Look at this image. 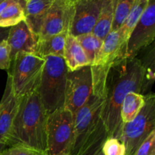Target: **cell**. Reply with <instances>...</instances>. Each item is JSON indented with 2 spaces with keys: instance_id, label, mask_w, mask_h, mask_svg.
<instances>
[{
  "instance_id": "obj_1",
  "label": "cell",
  "mask_w": 155,
  "mask_h": 155,
  "mask_svg": "<svg viewBox=\"0 0 155 155\" xmlns=\"http://www.w3.org/2000/svg\"><path fill=\"white\" fill-rule=\"evenodd\" d=\"M142 85V68L137 57L118 61L110 68L106 80L104 103L100 114L108 138L120 139L124 126L120 115L122 103L130 92L141 94Z\"/></svg>"
},
{
  "instance_id": "obj_2",
  "label": "cell",
  "mask_w": 155,
  "mask_h": 155,
  "mask_svg": "<svg viewBox=\"0 0 155 155\" xmlns=\"http://www.w3.org/2000/svg\"><path fill=\"white\" fill-rule=\"evenodd\" d=\"M48 117L37 92L22 97L7 146H24L47 153Z\"/></svg>"
},
{
  "instance_id": "obj_3",
  "label": "cell",
  "mask_w": 155,
  "mask_h": 155,
  "mask_svg": "<svg viewBox=\"0 0 155 155\" xmlns=\"http://www.w3.org/2000/svg\"><path fill=\"white\" fill-rule=\"evenodd\" d=\"M129 35L121 27L111 30L103 40V45L96 60L90 65L95 96L104 99L105 83L110 68L118 61L127 58Z\"/></svg>"
},
{
  "instance_id": "obj_4",
  "label": "cell",
  "mask_w": 155,
  "mask_h": 155,
  "mask_svg": "<svg viewBox=\"0 0 155 155\" xmlns=\"http://www.w3.org/2000/svg\"><path fill=\"white\" fill-rule=\"evenodd\" d=\"M44 58L45 63L36 92L47 114H50L64 107L68 69L62 57L48 56Z\"/></svg>"
},
{
  "instance_id": "obj_5",
  "label": "cell",
  "mask_w": 155,
  "mask_h": 155,
  "mask_svg": "<svg viewBox=\"0 0 155 155\" xmlns=\"http://www.w3.org/2000/svg\"><path fill=\"white\" fill-rule=\"evenodd\" d=\"M45 60L33 53L20 52L12 60L8 74L15 95L22 98L36 92L40 83Z\"/></svg>"
},
{
  "instance_id": "obj_6",
  "label": "cell",
  "mask_w": 155,
  "mask_h": 155,
  "mask_svg": "<svg viewBox=\"0 0 155 155\" xmlns=\"http://www.w3.org/2000/svg\"><path fill=\"white\" fill-rule=\"evenodd\" d=\"M145 103L132 121L124 124L120 140L125 145L127 155H134L143 141L155 130V95H145Z\"/></svg>"
},
{
  "instance_id": "obj_7",
  "label": "cell",
  "mask_w": 155,
  "mask_h": 155,
  "mask_svg": "<svg viewBox=\"0 0 155 155\" xmlns=\"http://www.w3.org/2000/svg\"><path fill=\"white\" fill-rule=\"evenodd\" d=\"M74 117L63 107L48 114L47 155H69L73 142Z\"/></svg>"
},
{
  "instance_id": "obj_8",
  "label": "cell",
  "mask_w": 155,
  "mask_h": 155,
  "mask_svg": "<svg viewBox=\"0 0 155 155\" xmlns=\"http://www.w3.org/2000/svg\"><path fill=\"white\" fill-rule=\"evenodd\" d=\"M93 84L90 65L68 71L65 90L64 107L74 114L92 95Z\"/></svg>"
},
{
  "instance_id": "obj_9",
  "label": "cell",
  "mask_w": 155,
  "mask_h": 155,
  "mask_svg": "<svg viewBox=\"0 0 155 155\" xmlns=\"http://www.w3.org/2000/svg\"><path fill=\"white\" fill-rule=\"evenodd\" d=\"M154 38L155 0H148V5L129 36L127 58L137 57L140 51L154 42Z\"/></svg>"
},
{
  "instance_id": "obj_10",
  "label": "cell",
  "mask_w": 155,
  "mask_h": 155,
  "mask_svg": "<svg viewBox=\"0 0 155 155\" xmlns=\"http://www.w3.org/2000/svg\"><path fill=\"white\" fill-rule=\"evenodd\" d=\"M107 0H77L68 34L77 37L92 33Z\"/></svg>"
},
{
  "instance_id": "obj_11",
  "label": "cell",
  "mask_w": 155,
  "mask_h": 155,
  "mask_svg": "<svg viewBox=\"0 0 155 155\" xmlns=\"http://www.w3.org/2000/svg\"><path fill=\"white\" fill-rule=\"evenodd\" d=\"M74 13V2L70 0H54L44 21L39 39L68 33Z\"/></svg>"
},
{
  "instance_id": "obj_12",
  "label": "cell",
  "mask_w": 155,
  "mask_h": 155,
  "mask_svg": "<svg viewBox=\"0 0 155 155\" xmlns=\"http://www.w3.org/2000/svg\"><path fill=\"white\" fill-rule=\"evenodd\" d=\"M21 98L15 95L12 79L8 74L7 82L2 98L0 101V142L7 145L9 134L19 109Z\"/></svg>"
},
{
  "instance_id": "obj_13",
  "label": "cell",
  "mask_w": 155,
  "mask_h": 155,
  "mask_svg": "<svg viewBox=\"0 0 155 155\" xmlns=\"http://www.w3.org/2000/svg\"><path fill=\"white\" fill-rule=\"evenodd\" d=\"M7 43L10 49L11 60H13L16 54L20 52H36L38 36L30 30L25 21L10 27Z\"/></svg>"
},
{
  "instance_id": "obj_14",
  "label": "cell",
  "mask_w": 155,
  "mask_h": 155,
  "mask_svg": "<svg viewBox=\"0 0 155 155\" xmlns=\"http://www.w3.org/2000/svg\"><path fill=\"white\" fill-rule=\"evenodd\" d=\"M54 0H27L25 21L35 35L39 36L44 21Z\"/></svg>"
},
{
  "instance_id": "obj_15",
  "label": "cell",
  "mask_w": 155,
  "mask_h": 155,
  "mask_svg": "<svg viewBox=\"0 0 155 155\" xmlns=\"http://www.w3.org/2000/svg\"><path fill=\"white\" fill-rule=\"evenodd\" d=\"M63 58L68 71H74L90 65V62L77 38L70 34L67 35Z\"/></svg>"
},
{
  "instance_id": "obj_16",
  "label": "cell",
  "mask_w": 155,
  "mask_h": 155,
  "mask_svg": "<svg viewBox=\"0 0 155 155\" xmlns=\"http://www.w3.org/2000/svg\"><path fill=\"white\" fill-rule=\"evenodd\" d=\"M140 61L142 72V85L141 94L151 93L155 80V48L154 42L144 48Z\"/></svg>"
},
{
  "instance_id": "obj_17",
  "label": "cell",
  "mask_w": 155,
  "mask_h": 155,
  "mask_svg": "<svg viewBox=\"0 0 155 155\" xmlns=\"http://www.w3.org/2000/svg\"><path fill=\"white\" fill-rule=\"evenodd\" d=\"M68 34V33H64L42 39L38 38L35 54L41 58L48 56H58L63 58Z\"/></svg>"
},
{
  "instance_id": "obj_18",
  "label": "cell",
  "mask_w": 155,
  "mask_h": 155,
  "mask_svg": "<svg viewBox=\"0 0 155 155\" xmlns=\"http://www.w3.org/2000/svg\"><path fill=\"white\" fill-rule=\"evenodd\" d=\"M27 0H9L0 13V27H12L25 21V5Z\"/></svg>"
},
{
  "instance_id": "obj_19",
  "label": "cell",
  "mask_w": 155,
  "mask_h": 155,
  "mask_svg": "<svg viewBox=\"0 0 155 155\" xmlns=\"http://www.w3.org/2000/svg\"><path fill=\"white\" fill-rule=\"evenodd\" d=\"M145 103V95L132 92L127 94L121 105L120 115L124 124L133 120L138 114Z\"/></svg>"
},
{
  "instance_id": "obj_20",
  "label": "cell",
  "mask_w": 155,
  "mask_h": 155,
  "mask_svg": "<svg viewBox=\"0 0 155 155\" xmlns=\"http://www.w3.org/2000/svg\"><path fill=\"white\" fill-rule=\"evenodd\" d=\"M114 15V7L113 0H107L103 7L98 21L92 30V34L101 40H104V38L112 30Z\"/></svg>"
},
{
  "instance_id": "obj_21",
  "label": "cell",
  "mask_w": 155,
  "mask_h": 155,
  "mask_svg": "<svg viewBox=\"0 0 155 155\" xmlns=\"http://www.w3.org/2000/svg\"><path fill=\"white\" fill-rule=\"evenodd\" d=\"M77 39L84 50L90 65L96 60L103 45V40L92 33L77 36Z\"/></svg>"
},
{
  "instance_id": "obj_22",
  "label": "cell",
  "mask_w": 155,
  "mask_h": 155,
  "mask_svg": "<svg viewBox=\"0 0 155 155\" xmlns=\"http://www.w3.org/2000/svg\"><path fill=\"white\" fill-rule=\"evenodd\" d=\"M137 0H113L114 7L112 30L119 29Z\"/></svg>"
},
{
  "instance_id": "obj_23",
  "label": "cell",
  "mask_w": 155,
  "mask_h": 155,
  "mask_svg": "<svg viewBox=\"0 0 155 155\" xmlns=\"http://www.w3.org/2000/svg\"><path fill=\"white\" fill-rule=\"evenodd\" d=\"M148 0H137L135 5L133 6L132 10L127 15L124 22L121 25V28L125 31L127 34L129 35V36H130V33L133 31V28L136 25L139 20L140 19L142 13L148 5Z\"/></svg>"
},
{
  "instance_id": "obj_24",
  "label": "cell",
  "mask_w": 155,
  "mask_h": 155,
  "mask_svg": "<svg viewBox=\"0 0 155 155\" xmlns=\"http://www.w3.org/2000/svg\"><path fill=\"white\" fill-rule=\"evenodd\" d=\"M101 150L104 155H127L125 145L115 138H107Z\"/></svg>"
},
{
  "instance_id": "obj_25",
  "label": "cell",
  "mask_w": 155,
  "mask_h": 155,
  "mask_svg": "<svg viewBox=\"0 0 155 155\" xmlns=\"http://www.w3.org/2000/svg\"><path fill=\"white\" fill-rule=\"evenodd\" d=\"M0 155H47V153L24 146L6 147Z\"/></svg>"
},
{
  "instance_id": "obj_26",
  "label": "cell",
  "mask_w": 155,
  "mask_h": 155,
  "mask_svg": "<svg viewBox=\"0 0 155 155\" xmlns=\"http://www.w3.org/2000/svg\"><path fill=\"white\" fill-rule=\"evenodd\" d=\"M134 155H155V130L139 145Z\"/></svg>"
},
{
  "instance_id": "obj_27",
  "label": "cell",
  "mask_w": 155,
  "mask_h": 155,
  "mask_svg": "<svg viewBox=\"0 0 155 155\" xmlns=\"http://www.w3.org/2000/svg\"><path fill=\"white\" fill-rule=\"evenodd\" d=\"M12 60L10 57V49L7 41L5 40L0 43V70L10 69Z\"/></svg>"
},
{
  "instance_id": "obj_28",
  "label": "cell",
  "mask_w": 155,
  "mask_h": 155,
  "mask_svg": "<svg viewBox=\"0 0 155 155\" xmlns=\"http://www.w3.org/2000/svg\"><path fill=\"white\" fill-rule=\"evenodd\" d=\"M9 30H10V27H0V43L3 41L6 40L8 36Z\"/></svg>"
},
{
  "instance_id": "obj_29",
  "label": "cell",
  "mask_w": 155,
  "mask_h": 155,
  "mask_svg": "<svg viewBox=\"0 0 155 155\" xmlns=\"http://www.w3.org/2000/svg\"><path fill=\"white\" fill-rule=\"evenodd\" d=\"M6 147H7V145H6L5 144L2 143V142H0V153H1Z\"/></svg>"
},
{
  "instance_id": "obj_30",
  "label": "cell",
  "mask_w": 155,
  "mask_h": 155,
  "mask_svg": "<svg viewBox=\"0 0 155 155\" xmlns=\"http://www.w3.org/2000/svg\"><path fill=\"white\" fill-rule=\"evenodd\" d=\"M95 155H104V154H103V152H102V150H101V151H100L99 152L97 153V154H95Z\"/></svg>"
},
{
  "instance_id": "obj_31",
  "label": "cell",
  "mask_w": 155,
  "mask_h": 155,
  "mask_svg": "<svg viewBox=\"0 0 155 155\" xmlns=\"http://www.w3.org/2000/svg\"><path fill=\"white\" fill-rule=\"evenodd\" d=\"M4 1H5V0H0V4H1L2 2H3Z\"/></svg>"
},
{
  "instance_id": "obj_32",
  "label": "cell",
  "mask_w": 155,
  "mask_h": 155,
  "mask_svg": "<svg viewBox=\"0 0 155 155\" xmlns=\"http://www.w3.org/2000/svg\"><path fill=\"white\" fill-rule=\"evenodd\" d=\"M70 1H71V2H76V1H77V0H70Z\"/></svg>"
}]
</instances>
